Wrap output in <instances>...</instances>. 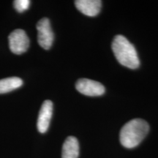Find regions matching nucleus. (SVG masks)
Returning a JSON list of instances; mask_svg holds the SVG:
<instances>
[{"mask_svg": "<svg viewBox=\"0 0 158 158\" xmlns=\"http://www.w3.org/2000/svg\"><path fill=\"white\" fill-rule=\"evenodd\" d=\"M30 3L29 0H15L13 2V6L19 13H23L29 9Z\"/></svg>", "mask_w": 158, "mask_h": 158, "instance_id": "nucleus-10", "label": "nucleus"}, {"mask_svg": "<svg viewBox=\"0 0 158 158\" xmlns=\"http://www.w3.org/2000/svg\"><path fill=\"white\" fill-rule=\"evenodd\" d=\"M79 155V143L73 136L66 138L62 147V158H78Z\"/></svg>", "mask_w": 158, "mask_h": 158, "instance_id": "nucleus-8", "label": "nucleus"}, {"mask_svg": "<svg viewBox=\"0 0 158 158\" xmlns=\"http://www.w3.org/2000/svg\"><path fill=\"white\" fill-rule=\"evenodd\" d=\"M111 46L116 59L122 65L130 69H136L140 66L137 51L134 45L125 37L116 35Z\"/></svg>", "mask_w": 158, "mask_h": 158, "instance_id": "nucleus-2", "label": "nucleus"}, {"mask_svg": "<svg viewBox=\"0 0 158 158\" xmlns=\"http://www.w3.org/2000/svg\"><path fill=\"white\" fill-rule=\"evenodd\" d=\"M76 8L87 16H96L100 13L102 2L100 0H77L75 2Z\"/></svg>", "mask_w": 158, "mask_h": 158, "instance_id": "nucleus-7", "label": "nucleus"}, {"mask_svg": "<svg viewBox=\"0 0 158 158\" xmlns=\"http://www.w3.org/2000/svg\"><path fill=\"white\" fill-rule=\"evenodd\" d=\"M23 81L17 77H11L0 80V94H5L21 87Z\"/></svg>", "mask_w": 158, "mask_h": 158, "instance_id": "nucleus-9", "label": "nucleus"}, {"mask_svg": "<svg viewBox=\"0 0 158 158\" xmlns=\"http://www.w3.org/2000/svg\"><path fill=\"white\" fill-rule=\"evenodd\" d=\"M149 126L145 120L135 118L122 127L119 134L122 145L127 149L137 147L149 133Z\"/></svg>", "mask_w": 158, "mask_h": 158, "instance_id": "nucleus-1", "label": "nucleus"}, {"mask_svg": "<svg viewBox=\"0 0 158 158\" xmlns=\"http://www.w3.org/2000/svg\"><path fill=\"white\" fill-rule=\"evenodd\" d=\"M76 88L80 93L91 97L102 95L106 91L102 84L88 78L79 79L76 82Z\"/></svg>", "mask_w": 158, "mask_h": 158, "instance_id": "nucleus-5", "label": "nucleus"}, {"mask_svg": "<svg viewBox=\"0 0 158 158\" xmlns=\"http://www.w3.org/2000/svg\"><path fill=\"white\" fill-rule=\"evenodd\" d=\"M53 114V102L45 100L41 106L37 118V127L40 133H45L48 130Z\"/></svg>", "mask_w": 158, "mask_h": 158, "instance_id": "nucleus-6", "label": "nucleus"}, {"mask_svg": "<svg viewBox=\"0 0 158 158\" xmlns=\"http://www.w3.org/2000/svg\"><path fill=\"white\" fill-rule=\"evenodd\" d=\"M36 27L39 45L45 50H48L52 46L54 39L50 21L47 18H43L37 22Z\"/></svg>", "mask_w": 158, "mask_h": 158, "instance_id": "nucleus-3", "label": "nucleus"}, {"mask_svg": "<svg viewBox=\"0 0 158 158\" xmlns=\"http://www.w3.org/2000/svg\"><path fill=\"white\" fill-rule=\"evenodd\" d=\"M10 49L13 54L20 55L25 53L29 47V39L22 29H15L8 37Z\"/></svg>", "mask_w": 158, "mask_h": 158, "instance_id": "nucleus-4", "label": "nucleus"}]
</instances>
